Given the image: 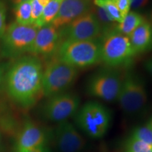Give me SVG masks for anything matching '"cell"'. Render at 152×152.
I'll list each match as a JSON object with an SVG mask.
<instances>
[{"label":"cell","mask_w":152,"mask_h":152,"mask_svg":"<svg viewBox=\"0 0 152 152\" xmlns=\"http://www.w3.org/2000/svg\"><path fill=\"white\" fill-rule=\"evenodd\" d=\"M43 67L39 58L26 56L9 68L7 75L9 95L23 108L33 106L42 94Z\"/></svg>","instance_id":"1"},{"label":"cell","mask_w":152,"mask_h":152,"mask_svg":"<svg viewBox=\"0 0 152 152\" xmlns=\"http://www.w3.org/2000/svg\"><path fill=\"white\" fill-rule=\"evenodd\" d=\"M58 57L61 61L79 69L102 61L101 47L97 40H66L61 42Z\"/></svg>","instance_id":"2"},{"label":"cell","mask_w":152,"mask_h":152,"mask_svg":"<svg viewBox=\"0 0 152 152\" xmlns=\"http://www.w3.org/2000/svg\"><path fill=\"white\" fill-rule=\"evenodd\" d=\"M99 42L102 61L110 68L127 65L136 55L128 36L120 33L115 28L104 32Z\"/></svg>","instance_id":"3"},{"label":"cell","mask_w":152,"mask_h":152,"mask_svg":"<svg viewBox=\"0 0 152 152\" xmlns=\"http://www.w3.org/2000/svg\"><path fill=\"white\" fill-rule=\"evenodd\" d=\"M75 115L77 127L87 136L94 139L105 135L111 123V111L97 102L85 104Z\"/></svg>","instance_id":"4"},{"label":"cell","mask_w":152,"mask_h":152,"mask_svg":"<svg viewBox=\"0 0 152 152\" xmlns=\"http://www.w3.org/2000/svg\"><path fill=\"white\" fill-rule=\"evenodd\" d=\"M78 69L58 58L50 61L43 68L42 95L47 97L65 92L75 83Z\"/></svg>","instance_id":"5"},{"label":"cell","mask_w":152,"mask_h":152,"mask_svg":"<svg viewBox=\"0 0 152 152\" xmlns=\"http://www.w3.org/2000/svg\"><path fill=\"white\" fill-rule=\"evenodd\" d=\"M125 113L141 111L147 102V92L143 80L137 74L128 72L123 77L117 100Z\"/></svg>","instance_id":"6"},{"label":"cell","mask_w":152,"mask_h":152,"mask_svg":"<svg viewBox=\"0 0 152 152\" xmlns=\"http://www.w3.org/2000/svg\"><path fill=\"white\" fill-rule=\"evenodd\" d=\"M123 77L113 68H103L93 73L87 79V94L106 102L116 101Z\"/></svg>","instance_id":"7"},{"label":"cell","mask_w":152,"mask_h":152,"mask_svg":"<svg viewBox=\"0 0 152 152\" xmlns=\"http://www.w3.org/2000/svg\"><path fill=\"white\" fill-rule=\"evenodd\" d=\"M38 29L35 25L24 26L16 22L11 23L1 38L5 54L16 56L30 52Z\"/></svg>","instance_id":"8"},{"label":"cell","mask_w":152,"mask_h":152,"mask_svg":"<svg viewBox=\"0 0 152 152\" xmlns=\"http://www.w3.org/2000/svg\"><path fill=\"white\" fill-rule=\"evenodd\" d=\"M42 107L43 116L52 122L61 123L77 113L80 104L77 94L62 92L48 97Z\"/></svg>","instance_id":"9"},{"label":"cell","mask_w":152,"mask_h":152,"mask_svg":"<svg viewBox=\"0 0 152 152\" xmlns=\"http://www.w3.org/2000/svg\"><path fill=\"white\" fill-rule=\"evenodd\" d=\"M66 39L97 40L103 33L102 28L94 11L91 9L63 28Z\"/></svg>","instance_id":"10"},{"label":"cell","mask_w":152,"mask_h":152,"mask_svg":"<svg viewBox=\"0 0 152 152\" xmlns=\"http://www.w3.org/2000/svg\"><path fill=\"white\" fill-rule=\"evenodd\" d=\"M55 142L61 152H80L85 147V140L71 123L63 121L55 130Z\"/></svg>","instance_id":"11"},{"label":"cell","mask_w":152,"mask_h":152,"mask_svg":"<svg viewBox=\"0 0 152 152\" xmlns=\"http://www.w3.org/2000/svg\"><path fill=\"white\" fill-rule=\"evenodd\" d=\"M46 133L39 125L28 120L17 137L16 152H28L45 147Z\"/></svg>","instance_id":"12"},{"label":"cell","mask_w":152,"mask_h":152,"mask_svg":"<svg viewBox=\"0 0 152 152\" xmlns=\"http://www.w3.org/2000/svg\"><path fill=\"white\" fill-rule=\"evenodd\" d=\"M92 8V0H63L58 14L51 25L57 29L65 27Z\"/></svg>","instance_id":"13"},{"label":"cell","mask_w":152,"mask_h":152,"mask_svg":"<svg viewBox=\"0 0 152 152\" xmlns=\"http://www.w3.org/2000/svg\"><path fill=\"white\" fill-rule=\"evenodd\" d=\"M61 32L49 24L39 28L30 53L47 56L56 52L61 44Z\"/></svg>","instance_id":"14"},{"label":"cell","mask_w":152,"mask_h":152,"mask_svg":"<svg viewBox=\"0 0 152 152\" xmlns=\"http://www.w3.org/2000/svg\"><path fill=\"white\" fill-rule=\"evenodd\" d=\"M135 54L144 53L152 49V24L149 20L139 26L128 36Z\"/></svg>","instance_id":"15"},{"label":"cell","mask_w":152,"mask_h":152,"mask_svg":"<svg viewBox=\"0 0 152 152\" xmlns=\"http://www.w3.org/2000/svg\"><path fill=\"white\" fill-rule=\"evenodd\" d=\"M147 20L144 17L136 11H130L123 18L121 23H118L115 29L123 35L129 36L131 33L140 26L142 23Z\"/></svg>","instance_id":"16"},{"label":"cell","mask_w":152,"mask_h":152,"mask_svg":"<svg viewBox=\"0 0 152 152\" xmlns=\"http://www.w3.org/2000/svg\"><path fill=\"white\" fill-rule=\"evenodd\" d=\"M63 0H50L44 9L42 16L35 23V26L38 28L51 24L58 14Z\"/></svg>","instance_id":"17"},{"label":"cell","mask_w":152,"mask_h":152,"mask_svg":"<svg viewBox=\"0 0 152 152\" xmlns=\"http://www.w3.org/2000/svg\"><path fill=\"white\" fill-rule=\"evenodd\" d=\"M14 14L17 23L24 26L33 25L32 20L31 1H26L14 6Z\"/></svg>","instance_id":"18"},{"label":"cell","mask_w":152,"mask_h":152,"mask_svg":"<svg viewBox=\"0 0 152 152\" xmlns=\"http://www.w3.org/2000/svg\"><path fill=\"white\" fill-rule=\"evenodd\" d=\"M93 4L96 7H103L114 21L118 23L122 21L124 18L112 0H93Z\"/></svg>","instance_id":"19"},{"label":"cell","mask_w":152,"mask_h":152,"mask_svg":"<svg viewBox=\"0 0 152 152\" xmlns=\"http://www.w3.org/2000/svg\"><path fill=\"white\" fill-rule=\"evenodd\" d=\"M92 11H94V14L96 15V18H97L103 30V33L104 32L108 31V30L112 29L114 28V20L109 16L107 11L104 9L103 7H96L95 6L94 7L92 8ZM102 33V34H103Z\"/></svg>","instance_id":"20"},{"label":"cell","mask_w":152,"mask_h":152,"mask_svg":"<svg viewBox=\"0 0 152 152\" xmlns=\"http://www.w3.org/2000/svg\"><path fill=\"white\" fill-rule=\"evenodd\" d=\"M131 137L152 145V128L148 124L136 128L132 131Z\"/></svg>","instance_id":"21"},{"label":"cell","mask_w":152,"mask_h":152,"mask_svg":"<svg viewBox=\"0 0 152 152\" xmlns=\"http://www.w3.org/2000/svg\"><path fill=\"white\" fill-rule=\"evenodd\" d=\"M126 152H152V145L130 137L126 143Z\"/></svg>","instance_id":"22"},{"label":"cell","mask_w":152,"mask_h":152,"mask_svg":"<svg viewBox=\"0 0 152 152\" xmlns=\"http://www.w3.org/2000/svg\"><path fill=\"white\" fill-rule=\"evenodd\" d=\"M50 0H31L32 20L33 25L39 20L44 9Z\"/></svg>","instance_id":"23"},{"label":"cell","mask_w":152,"mask_h":152,"mask_svg":"<svg viewBox=\"0 0 152 152\" xmlns=\"http://www.w3.org/2000/svg\"><path fill=\"white\" fill-rule=\"evenodd\" d=\"M112 1L116 5L117 8L118 9L123 17H125L130 12L131 0H112Z\"/></svg>","instance_id":"24"},{"label":"cell","mask_w":152,"mask_h":152,"mask_svg":"<svg viewBox=\"0 0 152 152\" xmlns=\"http://www.w3.org/2000/svg\"><path fill=\"white\" fill-rule=\"evenodd\" d=\"M6 19H7V14H6L5 5L3 1L0 0V39L2 38L7 28Z\"/></svg>","instance_id":"25"},{"label":"cell","mask_w":152,"mask_h":152,"mask_svg":"<svg viewBox=\"0 0 152 152\" xmlns=\"http://www.w3.org/2000/svg\"><path fill=\"white\" fill-rule=\"evenodd\" d=\"M149 2V0H131L130 9L138 10L145 7Z\"/></svg>","instance_id":"26"},{"label":"cell","mask_w":152,"mask_h":152,"mask_svg":"<svg viewBox=\"0 0 152 152\" xmlns=\"http://www.w3.org/2000/svg\"><path fill=\"white\" fill-rule=\"evenodd\" d=\"M144 68L146 69V71H147V73H149L150 75L152 76V57L147 58V59L144 61Z\"/></svg>","instance_id":"27"},{"label":"cell","mask_w":152,"mask_h":152,"mask_svg":"<svg viewBox=\"0 0 152 152\" xmlns=\"http://www.w3.org/2000/svg\"><path fill=\"white\" fill-rule=\"evenodd\" d=\"M9 1H10V2L13 5L16 6L17 4H18L26 2V1H31V0H9Z\"/></svg>","instance_id":"28"},{"label":"cell","mask_w":152,"mask_h":152,"mask_svg":"<svg viewBox=\"0 0 152 152\" xmlns=\"http://www.w3.org/2000/svg\"><path fill=\"white\" fill-rule=\"evenodd\" d=\"M28 152H48L45 147H39L37 148V149H35L34 150H32V151H28Z\"/></svg>","instance_id":"29"},{"label":"cell","mask_w":152,"mask_h":152,"mask_svg":"<svg viewBox=\"0 0 152 152\" xmlns=\"http://www.w3.org/2000/svg\"><path fill=\"white\" fill-rule=\"evenodd\" d=\"M1 81H2V71H1V67H0V87H1Z\"/></svg>","instance_id":"30"},{"label":"cell","mask_w":152,"mask_h":152,"mask_svg":"<svg viewBox=\"0 0 152 152\" xmlns=\"http://www.w3.org/2000/svg\"><path fill=\"white\" fill-rule=\"evenodd\" d=\"M148 125H149V126L152 128V118H151V120L149 121V123H148Z\"/></svg>","instance_id":"31"},{"label":"cell","mask_w":152,"mask_h":152,"mask_svg":"<svg viewBox=\"0 0 152 152\" xmlns=\"http://www.w3.org/2000/svg\"><path fill=\"white\" fill-rule=\"evenodd\" d=\"M151 24H152V11H151Z\"/></svg>","instance_id":"32"},{"label":"cell","mask_w":152,"mask_h":152,"mask_svg":"<svg viewBox=\"0 0 152 152\" xmlns=\"http://www.w3.org/2000/svg\"><path fill=\"white\" fill-rule=\"evenodd\" d=\"M0 147H1V136H0Z\"/></svg>","instance_id":"33"}]
</instances>
